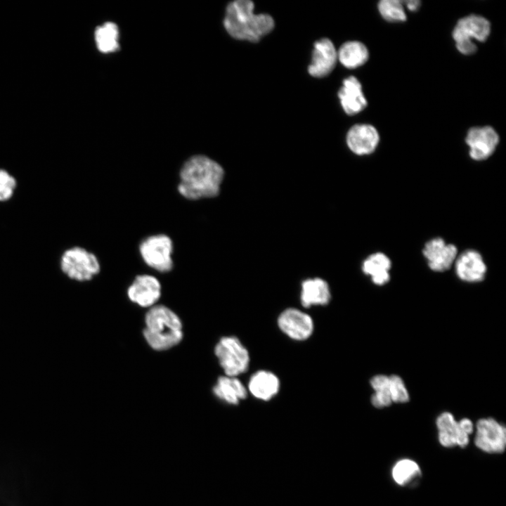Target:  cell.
Instances as JSON below:
<instances>
[{"mask_svg":"<svg viewBox=\"0 0 506 506\" xmlns=\"http://www.w3.org/2000/svg\"><path fill=\"white\" fill-rule=\"evenodd\" d=\"M223 176V169L218 162L203 155H193L180 169L177 190L190 200L214 197L220 192Z\"/></svg>","mask_w":506,"mask_h":506,"instance_id":"obj_1","label":"cell"},{"mask_svg":"<svg viewBox=\"0 0 506 506\" xmlns=\"http://www.w3.org/2000/svg\"><path fill=\"white\" fill-rule=\"evenodd\" d=\"M250 0H235L226 9L223 25L233 38L257 42L274 28V20L266 13L255 14Z\"/></svg>","mask_w":506,"mask_h":506,"instance_id":"obj_2","label":"cell"},{"mask_svg":"<svg viewBox=\"0 0 506 506\" xmlns=\"http://www.w3.org/2000/svg\"><path fill=\"white\" fill-rule=\"evenodd\" d=\"M143 336L148 345L156 351L169 349L183 339L182 323L172 310L155 305L145 314Z\"/></svg>","mask_w":506,"mask_h":506,"instance_id":"obj_3","label":"cell"},{"mask_svg":"<svg viewBox=\"0 0 506 506\" xmlns=\"http://www.w3.org/2000/svg\"><path fill=\"white\" fill-rule=\"evenodd\" d=\"M491 32V23L483 16L469 15L456 23L452 36L457 49L463 55H472L477 50L474 41H485Z\"/></svg>","mask_w":506,"mask_h":506,"instance_id":"obj_4","label":"cell"},{"mask_svg":"<svg viewBox=\"0 0 506 506\" xmlns=\"http://www.w3.org/2000/svg\"><path fill=\"white\" fill-rule=\"evenodd\" d=\"M60 267L68 278L78 282L92 280L100 271L96 256L81 247L66 249L60 257Z\"/></svg>","mask_w":506,"mask_h":506,"instance_id":"obj_5","label":"cell"},{"mask_svg":"<svg viewBox=\"0 0 506 506\" xmlns=\"http://www.w3.org/2000/svg\"><path fill=\"white\" fill-rule=\"evenodd\" d=\"M139 252L144 262L151 268L167 273L173 268L172 240L165 234H155L145 238L139 245Z\"/></svg>","mask_w":506,"mask_h":506,"instance_id":"obj_6","label":"cell"},{"mask_svg":"<svg viewBox=\"0 0 506 506\" xmlns=\"http://www.w3.org/2000/svg\"><path fill=\"white\" fill-rule=\"evenodd\" d=\"M214 353L226 376L236 377L248 369V351L236 337L221 338Z\"/></svg>","mask_w":506,"mask_h":506,"instance_id":"obj_7","label":"cell"},{"mask_svg":"<svg viewBox=\"0 0 506 506\" xmlns=\"http://www.w3.org/2000/svg\"><path fill=\"white\" fill-rule=\"evenodd\" d=\"M436 424L439 441L446 448H465L474 427L471 420L465 417L457 421L449 412L441 413L436 418Z\"/></svg>","mask_w":506,"mask_h":506,"instance_id":"obj_8","label":"cell"},{"mask_svg":"<svg viewBox=\"0 0 506 506\" xmlns=\"http://www.w3.org/2000/svg\"><path fill=\"white\" fill-rule=\"evenodd\" d=\"M474 444L481 450L491 454L502 453L506 446V429L492 417L476 422Z\"/></svg>","mask_w":506,"mask_h":506,"instance_id":"obj_9","label":"cell"},{"mask_svg":"<svg viewBox=\"0 0 506 506\" xmlns=\"http://www.w3.org/2000/svg\"><path fill=\"white\" fill-rule=\"evenodd\" d=\"M465 141L469 148L470 157L476 161H482L495 152L499 136L491 126H476L469 129Z\"/></svg>","mask_w":506,"mask_h":506,"instance_id":"obj_10","label":"cell"},{"mask_svg":"<svg viewBox=\"0 0 506 506\" xmlns=\"http://www.w3.org/2000/svg\"><path fill=\"white\" fill-rule=\"evenodd\" d=\"M278 325L286 335L298 341L308 339L313 331L311 316L294 308L285 309L280 314Z\"/></svg>","mask_w":506,"mask_h":506,"instance_id":"obj_11","label":"cell"},{"mask_svg":"<svg viewBox=\"0 0 506 506\" xmlns=\"http://www.w3.org/2000/svg\"><path fill=\"white\" fill-rule=\"evenodd\" d=\"M128 298L141 307H152L161 296V284L153 275H137L127 289Z\"/></svg>","mask_w":506,"mask_h":506,"instance_id":"obj_12","label":"cell"},{"mask_svg":"<svg viewBox=\"0 0 506 506\" xmlns=\"http://www.w3.org/2000/svg\"><path fill=\"white\" fill-rule=\"evenodd\" d=\"M431 270L443 272L450 268L458 257V249L441 238L426 242L422 250Z\"/></svg>","mask_w":506,"mask_h":506,"instance_id":"obj_13","label":"cell"},{"mask_svg":"<svg viewBox=\"0 0 506 506\" xmlns=\"http://www.w3.org/2000/svg\"><path fill=\"white\" fill-rule=\"evenodd\" d=\"M337 61V51L333 43L327 38H323L314 44L308 72L313 77H324L332 71Z\"/></svg>","mask_w":506,"mask_h":506,"instance_id":"obj_14","label":"cell"},{"mask_svg":"<svg viewBox=\"0 0 506 506\" xmlns=\"http://www.w3.org/2000/svg\"><path fill=\"white\" fill-rule=\"evenodd\" d=\"M346 141L349 149L358 155H369L378 145L379 135L375 127L368 124H358L349 129Z\"/></svg>","mask_w":506,"mask_h":506,"instance_id":"obj_15","label":"cell"},{"mask_svg":"<svg viewBox=\"0 0 506 506\" xmlns=\"http://www.w3.org/2000/svg\"><path fill=\"white\" fill-rule=\"evenodd\" d=\"M455 266L458 277L465 282H480L484 280L486 273V266L482 256L474 249L466 250L458 256Z\"/></svg>","mask_w":506,"mask_h":506,"instance_id":"obj_16","label":"cell"},{"mask_svg":"<svg viewBox=\"0 0 506 506\" xmlns=\"http://www.w3.org/2000/svg\"><path fill=\"white\" fill-rule=\"evenodd\" d=\"M338 97L344 111L349 115H354L367 106L361 84L353 76L344 79L342 86L338 91Z\"/></svg>","mask_w":506,"mask_h":506,"instance_id":"obj_17","label":"cell"},{"mask_svg":"<svg viewBox=\"0 0 506 506\" xmlns=\"http://www.w3.org/2000/svg\"><path fill=\"white\" fill-rule=\"evenodd\" d=\"M331 299L329 286L324 280L315 278L301 283V303L305 308L316 305H326Z\"/></svg>","mask_w":506,"mask_h":506,"instance_id":"obj_18","label":"cell"},{"mask_svg":"<svg viewBox=\"0 0 506 506\" xmlns=\"http://www.w3.org/2000/svg\"><path fill=\"white\" fill-rule=\"evenodd\" d=\"M248 389L255 398L268 401L278 392L280 381L271 372L259 370L250 377Z\"/></svg>","mask_w":506,"mask_h":506,"instance_id":"obj_19","label":"cell"},{"mask_svg":"<svg viewBox=\"0 0 506 506\" xmlns=\"http://www.w3.org/2000/svg\"><path fill=\"white\" fill-rule=\"evenodd\" d=\"M214 395L224 402L236 405L247 397V389L235 377L221 376L213 387Z\"/></svg>","mask_w":506,"mask_h":506,"instance_id":"obj_20","label":"cell"},{"mask_svg":"<svg viewBox=\"0 0 506 506\" xmlns=\"http://www.w3.org/2000/svg\"><path fill=\"white\" fill-rule=\"evenodd\" d=\"M391 266V262L386 254L376 252L364 260L362 271L365 275L370 276L373 283L377 285H384L390 279Z\"/></svg>","mask_w":506,"mask_h":506,"instance_id":"obj_21","label":"cell"},{"mask_svg":"<svg viewBox=\"0 0 506 506\" xmlns=\"http://www.w3.org/2000/svg\"><path fill=\"white\" fill-rule=\"evenodd\" d=\"M391 476L394 482L402 487L416 486L422 476L419 465L410 458L396 461L391 469Z\"/></svg>","mask_w":506,"mask_h":506,"instance_id":"obj_22","label":"cell"},{"mask_svg":"<svg viewBox=\"0 0 506 506\" xmlns=\"http://www.w3.org/2000/svg\"><path fill=\"white\" fill-rule=\"evenodd\" d=\"M369 58L365 44L358 41L344 43L337 51V59L347 68H356L364 65Z\"/></svg>","mask_w":506,"mask_h":506,"instance_id":"obj_23","label":"cell"},{"mask_svg":"<svg viewBox=\"0 0 506 506\" xmlns=\"http://www.w3.org/2000/svg\"><path fill=\"white\" fill-rule=\"evenodd\" d=\"M119 30L116 24L105 22L95 31V41L98 49L104 53L116 51L119 48Z\"/></svg>","mask_w":506,"mask_h":506,"instance_id":"obj_24","label":"cell"},{"mask_svg":"<svg viewBox=\"0 0 506 506\" xmlns=\"http://www.w3.org/2000/svg\"><path fill=\"white\" fill-rule=\"evenodd\" d=\"M377 8L380 15L387 21L398 22L406 20L403 1L382 0L378 3Z\"/></svg>","mask_w":506,"mask_h":506,"instance_id":"obj_25","label":"cell"},{"mask_svg":"<svg viewBox=\"0 0 506 506\" xmlns=\"http://www.w3.org/2000/svg\"><path fill=\"white\" fill-rule=\"evenodd\" d=\"M389 392L392 403H404L409 401V393L403 380L398 375L389 377Z\"/></svg>","mask_w":506,"mask_h":506,"instance_id":"obj_26","label":"cell"},{"mask_svg":"<svg viewBox=\"0 0 506 506\" xmlns=\"http://www.w3.org/2000/svg\"><path fill=\"white\" fill-rule=\"evenodd\" d=\"M16 179L6 170L0 169V202L9 200L15 190Z\"/></svg>","mask_w":506,"mask_h":506,"instance_id":"obj_27","label":"cell"},{"mask_svg":"<svg viewBox=\"0 0 506 506\" xmlns=\"http://www.w3.org/2000/svg\"><path fill=\"white\" fill-rule=\"evenodd\" d=\"M372 404L377 408L390 406L392 403L389 390L375 391L371 397Z\"/></svg>","mask_w":506,"mask_h":506,"instance_id":"obj_28","label":"cell"},{"mask_svg":"<svg viewBox=\"0 0 506 506\" xmlns=\"http://www.w3.org/2000/svg\"><path fill=\"white\" fill-rule=\"evenodd\" d=\"M370 384L375 391L389 390V377L384 375H375L371 379Z\"/></svg>","mask_w":506,"mask_h":506,"instance_id":"obj_29","label":"cell"},{"mask_svg":"<svg viewBox=\"0 0 506 506\" xmlns=\"http://www.w3.org/2000/svg\"><path fill=\"white\" fill-rule=\"evenodd\" d=\"M404 4H406L407 8L410 11H417L421 4V2L420 1L415 0V1H403Z\"/></svg>","mask_w":506,"mask_h":506,"instance_id":"obj_30","label":"cell"}]
</instances>
